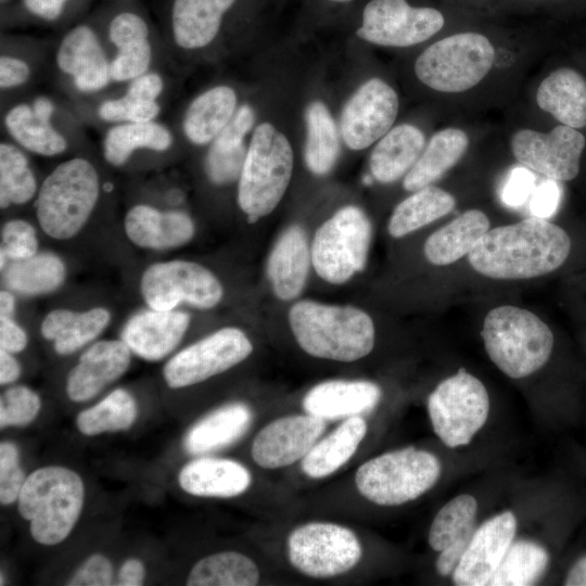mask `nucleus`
Listing matches in <instances>:
<instances>
[{
	"mask_svg": "<svg viewBox=\"0 0 586 586\" xmlns=\"http://www.w3.org/2000/svg\"><path fill=\"white\" fill-rule=\"evenodd\" d=\"M433 8H413L406 0H371L364 9L357 36L386 47H410L428 40L444 26Z\"/></svg>",
	"mask_w": 586,
	"mask_h": 586,
	"instance_id": "14",
	"label": "nucleus"
},
{
	"mask_svg": "<svg viewBox=\"0 0 586 586\" xmlns=\"http://www.w3.org/2000/svg\"><path fill=\"white\" fill-rule=\"evenodd\" d=\"M235 0H174L171 34L183 50L207 47L217 36L225 13Z\"/></svg>",
	"mask_w": 586,
	"mask_h": 586,
	"instance_id": "31",
	"label": "nucleus"
},
{
	"mask_svg": "<svg viewBox=\"0 0 586 586\" xmlns=\"http://www.w3.org/2000/svg\"><path fill=\"white\" fill-rule=\"evenodd\" d=\"M489 229L491 221L484 212L468 209L428 237L424 256L435 266L454 264L468 256Z\"/></svg>",
	"mask_w": 586,
	"mask_h": 586,
	"instance_id": "32",
	"label": "nucleus"
},
{
	"mask_svg": "<svg viewBox=\"0 0 586 586\" xmlns=\"http://www.w3.org/2000/svg\"><path fill=\"white\" fill-rule=\"evenodd\" d=\"M456 206V199L449 192L428 186L413 191L398 203L387 224L392 238L399 239L444 217Z\"/></svg>",
	"mask_w": 586,
	"mask_h": 586,
	"instance_id": "39",
	"label": "nucleus"
},
{
	"mask_svg": "<svg viewBox=\"0 0 586 586\" xmlns=\"http://www.w3.org/2000/svg\"><path fill=\"white\" fill-rule=\"evenodd\" d=\"M398 112L395 90L380 78L362 84L346 102L341 114V135L352 150H364L382 138Z\"/></svg>",
	"mask_w": 586,
	"mask_h": 586,
	"instance_id": "17",
	"label": "nucleus"
},
{
	"mask_svg": "<svg viewBox=\"0 0 586 586\" xmlns=\"http://www.w3.org/2000/svg\"><path fill=\"white\" fill-rule=\"evenodd\" d=\"M189 324L187 313L151 308L137 313L126 322L122 340L140 358L157 361L176 348Z\"/></svg>",
	"mask_w": 586,
	"mask_h": 586,
	"instance_id": "22",
	"label": "nucleus"
},
{
	"mask_svg": "<svg viewBox=\"0 0 586 586\" xmlns=\"http://www.w3.org/2000/svg\"><path fill=\"white\" fill-rule=\"evenodd\" d=\"M433 431L450 448L468 445L485 424L489 396L476 377L460 368L441 381L428 397Z\"/></svg>",
	"mask_w": 586,
	"mask_h": 586,
	"instance_id": "11",
	"label": "nucleus"
},
{
	"mask_svg": "<svg viewBox=\"0 0 586 586\" xmlns=\"http://www.w3.org/2000/svg\"><path fill=\"white\" fill-rule=\"evenodd\" d=\"M566 231L530 217L489 229L468 254L471 267L494 280H525L561 267L571 252Z\"/></svg>",
	"mask_w": 586,
	"mask_h": 586,
	"instance_id": "1",
	"label": "nucleus"
},
{
	"mask_svg": "<svg viewBox=\"0 0 586 586\" xmlns=\"http://www.w3.org/2000/svg\"><path fill=\"white\" fill-rule=\"evenodd\" d=\"M549 562L547 550L532 540L512 543L494 574L492 586H527L535 584Z\"/></svg>",
	"mask_w": 586,
	"mask_h": 586,
	"instance_id": "44",
	"label": "nucleus"
},
{
	"mask_svg": "<svg viewBox=\"0 0 586 586\" xmlns=\"http://www.w3.org/2000/svg\"><path fill=\"white\" fill-rule=\"evenodd\" d=\"M130 352L123 340H104L92 344L67 375L68 398L81 403L98 395L127 371Z\"/></svg>",
	"mask_w": 586,
	"mask_h": 586,
	"instance_id": "20",
	"label": "nucleus"
},
{
	"mask_svg": "<svg viewBox=\"0 0 586 586\" xmlns=\"http://www.w3.org/2000/svg\"><path fill=\"white\" fill-rule=\"evenodd\" d=\"M372 226L356 205L337 209L315 232L310 245L311 265L330 284H343L361 272L368 262Z\"/></svg>",
	"mask_w": 586,
	"mask_h": 586,
	"instance_id": "8",
	"label": "nucleus"
},
{
	"mask_svg": "<svg viewBox=\"0 0 586 586\" xmlns=\"http://www.w3.org/2000/svg\"><path fill=\"white\" fill-rule=\"evenodd\" d=\"M517 532L511 511L501 512L475 528L467 549L453 572L458 586L489 585Z\"/></svg>",
	"mask_w": 586,
	"mask_h": 586,
	"instance_id": "18",
	"label": "nucleus"
},
{
	"mask_svg": "<svg viewBox=\"0 0 586 586\" xmlns=\"http://www.w3.org/2000/svg\"><path fill=\"white\" fill-rule=\"evenodd\" d=\"M305 120V164L313 174L323 176L333 168L339 157L337 128L330 111L320 101H314L307 106Z\"/></svg>",
	"mask_w": 586,
	"mask_h": 586,
	"instance_id": "42",
	"label": "nucleus"
},
{
	"mask_svg": "<svg viewBox=\"0 0 586 586\" xmlns=\"http://www.w3.org/2000/svg\"><path fill=\"white\" fill-rule=\"evenodd\" d=\"M442 464L424 449L408 446L362 462L354 474L358 494L377 506L396 507L413 501L438 481Z\"/></svg>",
	"mask_w": 586,
	"mask_h": 586,
	"instance_id": "7",
	"label": "nucleus"
},
{
	"mask_svg": "<svg viewBox=\"0 0 586 586\" xmlns=\"http://www.w3.org/2000/svg\"><path fill=\"white\" fill-rule=\"evenodd\" d=\"M253 348L244 331L225 327L173 356L163 368V377L171 388L191 386L241 364Z\"/></svg>",
	"mask_w": 586,
	"mask_h": 586,
	"instance_id": "13",
	"label": "nucleus"
},
{
	"mask_svg": "<svg viewBox=\"0 0 586 586\" xmlns=\"http://www.w3.org/2000/svg\"><path fill=\"white\" fill-rule=\"evenodd\" d=\"M124 229L137 246L166 250L189 243L195 226L192 218L180 211H161L148 204L132 206L126 214Z\"/></svg>",
	"mask_w": 586,
	"mask_h": 586,
	"instance_id": "25",
	"label": "nucleus"
},
{
	"mask_svg": "<svg viewBox=\"0 0 586 586\" xmlns=\"http://www.w3.org/2000/svg\"><path fill=\"white\" fill-rule=\"evenodd\" d=\"M109 40L115 48L111 59V79L129 82L150 71L153 50L146 22L133 12L115 15L109 25Z\"/></svg>",
	"mask_w": 586,
	"mask_h": 586,
	"instance_id": "26",
	"label": "nucleus"
},
{
	"mask_svg": "<svg viewBox=\"0 0 586 586\" xmlns=\"http://www.w3.org/2000/svg\"><path fill=\"white\" fill-rule=\"evenodd\" d=\"M494 60V47L485 36L459 33L426 48L415 63V73L431 89L462 92L487 75Z\"/></svg>",
	"mask_w": 586,
	"mask_h": 586,
	"instance_id": "10",
	"label": "nucleus"
},
{
	"mask_svg": "<svg viewBox=\"0 0 586 586\" xmlns=\"http://www.w3.org/2000/svg\"><path fill=\"white\" fill-rule=\"evenodd\" d=\"M288 320L297 345L318 359L355 362L375 344L372 318L355 306L302 300L291 306Z\"/></svg>",
	"mask_w": 586,
	"mask_h": 586,
	"instance_id": "2",
	"label": "nucleus"
},
{
	"mask_svg": "<svg viewBox=\"0 0 586 586\" xmlns=\"http://www.w3.org/2000/svg\"><path fill=\"white\" fill-rule=\"evenodd\" d=\"M254 120V110L249 104H242L211 142L204 161L211 182L221 186L239 179L247 152L244 140Z\"/></svg>",
	"mask_w": 586,
	"mask_h": 586,
	"instance_id": "30",
	"label": "nucleus"
},
{
	"mask_svg": "<svg viewBox=\"0 0 586 586\" xmlns=\"http://www.w3.org/2000/svg\"><path fill=\"white\" fill-rule=\"evenodd\" d=\"M425 146L423 132L410 124L388 130L374 146L370 171L377 181L391 183L406 175Z\"/></svg>",
	"mask_w": 586,
	"mask_h": 586,
	"instance_id": "35",
	"label": "nucleus"
},
{
	"mask_svg": "<svg viewBox=\"0 0 586 586\" xmlns=\"http://www.w3.org/2000/svg\"><path fill=\"white\" fill-rule=\"evenodd\" d=\"M110 320V311L103 307L86 311L53 309L43 318L40 332L53 343L55 353L71 355L99 336Z\"/></svg>",
	"mask_w": 586,
	"mask_h": 586,
	"instance_id": "34",
	"label": "nucleus"
},
{
	"mask_svg": "<svg viewBox=\"0 0 586 586\" xmlns=\"http://www.w3.org/2000/svg\"><path fill=\"white\" fill-rule=\"evenodd\" d=\"M100 195L93 164L73 157L59 164L40 184L36 217L42 231L56 240L76 235L88 221Z\"/></svg>",
	"mask_w": 586,
	"mask_h": 586,
	"instance_id": "5",
	"label": "nucleus"
},
{
	"mask_svg": "<svg viewBox=\"0 0 586 586\" xmlns=\"http://www.w3.org/2000/svg\"><path fill=\"white\" fill-rule=\"evenodd\" d=\"M145 576L144 564L141 560L130 558L126 560L119 569L117 585L139 586L143 584Z\"/></svg>",
	"mask_w": 586,
	"mask_h": 586,
	"instance_id": "58",
	"label": "nucleus"
},
{
	"mask_svg": "<svg viewBox=\"0 0 586 586\" xmlns=\"http://www.w3.org/2000/svg\"><path fill=\"white\" fill-rule=\"evenodd\" d=\"M326 428L327 421L306 412L281 416L256 433L251 445V457L265 470L300 463L323 435Z\"/></svg>",
	"mask_w": 586,
	"mask_h": 586,
	"instance_id": "16",
	"label": "nucleus"
},
{
	"mask_svg": "<svg viewBox=\"0 0 586 586\" xmlns=\"http://www.w3.org/2000/svg\"><path fill=\"white\" fill-rule=\"evenodd\" d=\"M471 537L460 538L440 551V556L435 562V568L441 576H448L453 574L464 550L467 549Z\"/></svg>",
	"mask_w": 586,
	"mask_h": 586,
	"instance_id": "56",
	"label": "nucleus"
},
{
	"mask_svg": "<svg viewBox=\"0 0 586 586\" xmlns=\"http://www.w3.org/2000/svg\"><path fill=\"white\" fill-rule=\"evenodd\" d=\"M31 75L29 64L22 58L2 54L0 58V87L10 90L23 86Z\"/></svg>",
	"mask_w": 586,
	"mask_h": 586,
	"instance_id": "54",
	"label": "nucleus"
},
{
	"mask_svg": "<svg viewBox=\"0 0 586 586\" xmlns=\"http://www.w3.org/2000/svg\"><path fill=\"white\" fill-rule=\"evenodd\" d=\"M468 145L469 138L461 129L446 128L434 133L405 175L404 189L413 192L431 186L461 160Z\"/></svg>",
	"mask_w": 586,
	"mask_h": 586,
	"instance_id": "37",
	"label": "nucleus"
},
{
	"mask_svg": "<svg viewBox=\"0 0 586 586\" xmlns=\"http://www.w3.org/2000/svg\"><path fill=\"white\" fill-rule=\"evenodd\" d=\"M137 418V404L129 392L117 388L94 406L80 411L76 426L84 435L129 429Z\"/></svg>",
	"mask_w": 586,
	"mask_h": 586,
	"instance_id": "43",
	"label": "nucleus"
},
{
	"mask_svg": "<svg viewBox=\"0 0 586 586\" xmlns=\"http://www.w3.org/2000/svg\"><path fill=\"white\" fill-rule=\"evenodd\" d=\"M477 501L461 494L445 504L434 517L428 535L430 547L442 551L456 540L471 537L475 531Z\"/></svg>",
	"mask_w": 586,
	"mask_h": 586,
	"instance_id": "45",
	"label": "nucleus"
},
{
	"mask_svg": "<svg viewBox=\"0 0 586 586\" xmlns=\"http://www.w3.org/2000/svg\"><path fill=\"white\" fill-rule=\"evenodd\" d=\"M536 102L562 125L586 127V80L576 71L561 67L548 75L537 89Z\"/></svg>",
	"mask_w": 586,
	"mask_h": 586,
	"instance_id": "33",
	"label": "nucleus"
},
{
	"mask_svg": "<svg viewBox=\"0 0 586 586\" xmlns=\"http://www.w3.org/2000/svg\"><path fill=\"white\" fill-rule=\"evenodd\" d=\"M307 234L300 225L288 227L277 239L267 260V277L281 301L295 300L304 290L311 267Z\"/></svg>",
	"mask_w": 586,
	"mask_h": 586,
	"instance_id": "24",
	"label": "nucleus"
},
{
	"mask_svg": "<svg viewBox=\"0 0 586 586\" xmlns=\"http://www.w3.org/2000/svg\"><path fill=\"white\" fill-rule=\"evenodd\" d=\"M237 104V93L229 86H215L202 92L184 112V137L195 145L211 143L232 118Z\"/></svg>",
	"mask_w": 586,
	"mask_h": 586,
	"instance_id": "36",
	"label": "nucleus"
},
{
	"mask_svg": "<svg viewBox=\"0 0 586 586\" xmlns=\"http://www.w3.org/2000/svg\"><path fill=\"white\" fill-rule=\"evenodd\" d=\"M85 498L80 476L68 468L48 466L26 477L18 512L29 521L33 538L46 546L63 542L77 523Z\"/></svg>",
	"mask_w": 586,
	"mask_h": 586,
	"instance_id": "4",
	"label": "nucleus"
},
{
	"mask_svg": "<svg viewBox=\"0 0 586 586\" xmlns=\"http://www.w3.org/2000/svg\"><path fill=\"white\" fill-rule=\"evenodd\" d=\"M253 418V410L246 403L226 404L201 418L188 430L183 447L190 455L202 456L230 446L246 433Z\"/></svg>",
	"mask_w": 586,
	"mask_h": 586,
	"instance_id": "29",
	"label": "nucleus"
},
{
	"mask_svg": "<svg viewBox=\"0 0 586 586\" xmlns=\"http://www.w3.org/2000/svg\"><path fill=\"white\" fill-rule=\"evenodd\" d=\"M561 189L557 180L547 178L535 187L528 199V209L533 217L547 219L558 209Z\"/></svg>",
	"mask_w": 586,
	"mask_h": 586,
	"instance_id": "53",
	"label": "nucleus"
},
{
	"mask_svg": "<svg viewBox=\"0 0 586 586\" xmlns=\"http://www.w3.org/2000/svg\"><path fill=\"white\" fill-rule=\"evenodd\" d=\"M260 581L257 563L238 551H220L208 555L192 566L189 586H254Z\"/></svg>",
	"mask_w": 586,
	"mask_h": 586,
	"instance_id": "41",
	"label": "nucleus"
},
{
	"mask_svg": "<svg viewBox=\"0 0 586 586\" xmlns=\"http://www.w3.org/2000/svg\"><path fill=\"white\" fill-rule=\"evenodd\" d=\"M26 9L34 15L46 20L54 21L63 12L67 0H23Z\"/></svg>",
	"mask_w": 586,
	"mask_h": 586,
	"instance_id": "57",
	"label": "nucleus"
},
{
	"mask_svg": "<svg viewBox=\"0 0 586 586\" xmlns=\"http://www.w3.org/2000/svg\"><path fill=\"white\" fill-rule=\"evenodd\" d=\"M140 291L149 307L157 310H171L182 303L209 309L224 296L219 279L206 267L189 260L150 265L141 276Z\"/></svg>",
	"mask_w": 586,
	"mask_h": 586,
	"instance_id": "12",
	"label": "nucleus"
},
{
	"mask_svg": "<svg viewBox=\"0 0 586 586\" xmlns=\"http://www.w3.org/2000/svg\"><path fill=\"white\" fill-rule=\"evenodd\" d=\"M34 171L23 151L15 144H0V206L23 205L37 195Z\"/></svg>",
	"mask_w": 586,
	"mask_h": 586,
	"instance_id": "46",
	"label": "nucleus"
},
{
	"mask_svg": "<svg viewBox=\"0 0 586 586\" xmlns=\"http://www.w3.org/2000/svg\"><path fill=\"white\" fill-rule=\"evenodd\" d=\"M174 138L170 129L156 120L118 123L110 127L103 139V156L114 166L125 165L137 150L165 152Z\"/></svg>",
	"mask_w": 586,
	"mask_h": 586,
	"instance_id": "38",
	"label": "nucleus"
},
{
	"mask_svg": "<svg viewBox=\"0 0 586 586\" xmlns=\"http://www.w3.org/2000/svg\"><path fill=\"white\" fill-rule=\"evenodd\" d=\"M286 558L301 574L330 579L353 571L362 558L357 534L346 525L309 521L295 526L286 536Z\"/></svg>",
	"mask_w": 586,
	"mask_h": 586,
	"instance_id": "9",
	"label": "nucleus"
},
{
	"mask_svg": "<svg viewBox=\"0 0 586 586\" xmlns=\"http://www.w3.org/2000/svg\"><path fill=\"white\" fill-rule=\"evenodd\" d=\"M330 1H333V2H348V1H352V0H330Z\"/></svg>",
	"mask_w": 586,
	"mask_h": 586,
	"instance_id": "62",
	"label": "nucleus"
},
{
	"mask_svg": "<svg viewBox=\"0 0 586 586\" xmlns=\"http://www.w3.org/2000/svg\"><path fill=\"white\" fill-rule=\"evenodd\" d=\"M100 119L106 123H142L155 120L161 113L158 101L145 100L126 89L117 98L101 102L97 110Z\"/></svg>",
	"mask_w": 586,
	"mask_h": 586,
	"instance_id": "47",
	"label": "nucleus"
},
{
	"mask_svg": "<svg viewBox=\"0 0 586 586\" xmlns=\"http://www.w3.org/2000/svg\"><path fill=\"white\" fill-rule=\"evenodd\" d=\"M178 482L186 493L196 497L233 498L250 488L252 473L234 459L203 456L182 467Z\"/></svg>",
	"mask_w": 586,
	"mask_h": 586,
	"instance_id": "27",
	"label": "nucleus"
},
{
	"mask_svg": "<svg viewBox=\"0 0 586 586\" xmlns=\"http://www.w3.org/2000/svg\"><path fill=\"white\" fill-rule=\"evenodd\" d=\"M55 63L81 93L99 92L112 81L111 59L94 30L87 25L75 26L65 34L56 49Z\"/></svg>",
	"mask_w": 586,
	"mask_h": 586,
	"instance_id": "19",
	"label": "nucleus"
},
{
	"mask_svg": "<svg viewBox=\"0 0 586 586\" xmlns=\"http://www.w3.org/2000/svg\"><path fill=\"white\" fill-rule=\"evenodd\" d=\"M54 104L47 97L9 109L3 122L7 132L24 150L41 156H55L67 149V140L52 124Z\"/></svg>",
	"mask_w": 586,
	"mask_h": 586,
	"instance_id": "23",
	"label": "nucleus"
},
{
	"mask_svg": "<svg viewBox=\"0 0 586 586\" xmlns=\"http://www.w3.org/2000/svg\"><path fill=\"white\" fill-rule=\"evenodd\" d=\"M65 278L64 262L58 255L48 252L12 260L3 273L7 288L24 296L51 293L63 284Z\"/></svg>",
	"mask_w": 586,
	"mask_h": 586,
	"instance_id": "40",
	"label": "nucleus"
},
{
	"mask_svg": "<svg viewBox=\"0 0 586 586\" xmlns=\"http://www.w3.org/2000/svg\"><path fill=\"white\" fill-rule=\"evenodd\" d=\"M27 335L13 316H0V347L9 353H20L27 346Z\"/></svg>",
	"mask_w": 586,
	"mask_h": 586,
	"instance_id": "55",
	"label": "nucleus"
},
{
	"mask_svg": "<svg viewBox=\"0 0 586 586\" xmlns=\"http://www.w3.org/2000/svg\"><path fill=\"white\" fill-rule=\"evenodd\" d=\"M41 407L39 395L25 385L5 390L0 397V428L24 426L34 421Z\"/></svg>",
	"mask_w": 586,
	"mask_h": 586,
	"instance_id": "48",
	"label": "nucleus"
},
{
	"mask_svg": "<svg viewBox=\"0 0 586 586\" xmlns=\"http://www.w3.org/2000/svg\"><path fill=\"white\" fill-rule=\"evenodd\" d=\"M535 189V175L525 166H515L507 175L500 190V200L507 207L518 208Z\"/></svg>",
	"mask_w": 586,
	"mask_h": 586,
	"instance_id": "51",
	"label": "nucleus"
},
{
	"mask_svg": "<svg viewBox=\"0 0 586 586\" xmlns=\"http://www.w3.org/2000/svg\"><path fill=\"white\" fill-rule=\"evenodd\" d=\"M0 255L7 259L20 260L38 253L36 229L24 219H11L1 230Z\"/></svg>",
	"mask_w": 586,
	"mask_h": 586,
	"instance_id": "49",
	"label": "nucleus"
},
{
	"mask_svg": "<svg viewBox=\"0 0 586 586\" xmlns=\"http://www.w3.org/2000/svg\"><path fill=\"white\" fill-rule=\"evenodd\" d=\"M293 151L271 124L252 136L238 182V205L250 222L269 215L282 200L293 173Z\"/></svg>",
	"mask_w": 586,
	"mask_h": 586,
	"instance_id": "6",
	"label": "nucleus"
},
{
	"mask_svg": "<svg viewBox=\"0 0 586 586\" xmlns=\"http://www.w3.org/2000/svg\"><path fill=\"white\" fill-rule=\"evenodd\" d=\"M113 566L103 555H92L69 578V586H107L112 584Z\"/></svg>",
	"mask_w": 586,
	"mask_h": 586,
	"instance_id": "52",
	"label": "nucleus"
},
{
	"mask_svg": "<svg viewBox=\"0 0 586 586\" xmlns=\"http://www.w3.org/2000/svg\"><path fill=\"white\" fill-rule=\"evenodd\" d=\"M382 398V388L369 380L333 379L311 386L303 396V411L324 421L365 416Z\"/></svg>",
	"mask_w": 586,
	"mask_h": 586,
	"instance_id": "21",
	"label": "nucleus"
},
{
	"mask_svg": "<svg viewBox=\"0 0 586 586\" xmlns=\"http://www.w3.org/2000/svg\"><path fill=\"white\" fill-rule=\"evenodd\" d=\"M21 374V366L9 353L0 348V384L5 385L13 383Z\"/></svg>",
	"mask_w": 586,
	"mask_h": 586,
	"instance_id": "59",
	"label": "nucleus"
},
{
	"mask_svg": "<svg viewBox=\"0 0 586 586\" xmlns=\"http://www.w3.org/2000/svg\"><path fill=\"white\" fill-rule=\"evenodd\" d=\"M481 335L489 359L511 379L526 378L543 368L555 343L546 322L514 305L492 308L483 320Z\"/></svg>",
	"mask_w": 586,
	"mask_h": 586,
	"instance_id": "3",
	"label": "nucleus"
},
{
	"mask_svg": "<svg viewBox=\"0 0 586 586\" xmlns=\"http://www.w3.org/2000/svg\"><path fill=\"white\" fill-rule=\"evenodd\" d=\"M585 144V137L566 125L549 132L522 129L511 138L513 156L521 165L557 181H569L578 175Z\"/></svg>",
	"mask_w": 586,
	"mask_h": 586,
	"instance_id": "15",
	"label": "nucleus"
},
{
	"mask_svg": "<svg viewBox=\"0 0 586 586\" xmlns=\"http://www.w3.org/2000/svg\"><path fill=\"white\" fill-rule=\"evenodd\" d=\"M368 432L364 416L342 419L331 432L322 435L300 462L305 476L329 477L343 468L357 453Z\"/></svg>",
	"mask_w": 586,
	"mask_h": 586,
	"instance_id": "28",
	"label": "nucleus"
},
{
	"mask_svg": "<svg viewBox=\"0 0 586 586\" xmlns=\"http://www.w3.org/2000/svg\"><path fill=\"white\" fill-rule=\"evenodd\" d=\"M15 310V298L10 291L0 292V316H13Z\"/></svg>",
	"mask_w": 586,
	"mask_h": 586,
	"instance_id": "61",
	"label": "nucleus"
},
{
	"mask_svg": "<svg viewBox=\"0 0 586 586\" xmlns=\"http://www.w3.org/2000/svg\"><path fill=\"white\" fill-rule=\"evenodd\" d=\"M26 481L20 464V454L15 444L2 442L0 444V502L11 505L18 499L22 487Z\"/></svg>",
	"mask_w": 586,
	"mask_h": 586,
	"instance_id": "50",
	"label": "nucleus"
},
{
	"mask_svg": "<svg viewBox=\"0 0 586 586\" xmlns=\"http://www.w3.org/2000/svg\"><path fill=\"white\" fill-rule=\"evenodd\" d=\"M565 586H586V555L581 557L569 570Z\"/></svg>",
	"mask_w": 586,
	"mask_h": 586,
	"instance_id": "60",
	"label": "nucleus"
}]
</instances>
